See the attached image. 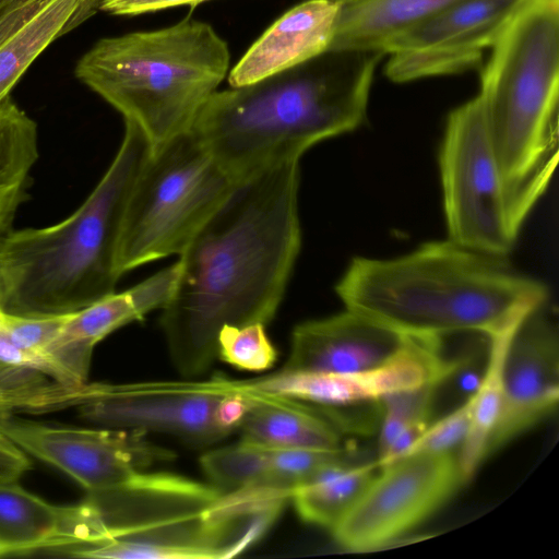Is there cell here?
<instances>
[{"label":"cell","mask_w":559,"mask_h":559,"mask_svg":"<svg viewBox=\"0 0 559 559\" xmlns=\"http://www.w3.org/2000/svg\"><path fill=\"white\" fill-rule=\"evenodd\" d=\"M299 185L300 159L240 180L179 255L160 325L183 377L213 365L225 326L275 317L301 247Z\"/></svg>","instance_id":"6da1fadb"},{"label":"cell","mask_w":559,"mask_h":559,"mask_svg":"<svg viewBox=\"0 0 559 559\" xmlns=\"http://www.w3.org/2000/svg\"><path fill=\"white\" fill-rule=\"evenodd\" d=\"M384 53L326 50L252 84L216 91L191 128L236 181L300 159L318 142L358 128Z\"/></svg>","instance_id":"7a4b0ae2"},{"label":"cell","mask_w":559,"mask_h":559,"mask_svg":"<svg viewBox=\"0 0 559 559\" xmlns=\"http://www.w3.org/2000/svg\"><path fill=\"white\" fill-rule=\"evenodd\" d=\"M506 257L431 241L393 259L354 258L335 292L347 310L419 338L460 332L489 336L545 305L547 287Z\"/></svg>","instance_id":"3957f363"},{"label":"cell","mask_w":559,"mask_h":559,"mask_svg":"<svg viewBox=\"0 0 559 559\" xmlns=\"http://www.w3.org/2000/svg\"><path fill=\"white\" fill-rule=\"evenodd\" d=\"M151 147L124 123L106 173L70 216L0 240L4 312L24 317L76 312L116 292L118 245L128 201Z\"/></svg>","instance_id":"277c9868"},{"label":"cell","mask_w":559,"mask_h":559,"mask_svg":"<svg viewBox=\"0 0 559 559\" xmlns=\"http://www.w3.org/2000/svg\"><path fill=\"white\" fill-rule=\"evenodd\" d=\"M87 500L103 522L104 538L62 549L69 557L230 558L257 543L285 504L258 488L225 492L181 475L147 471Z\"/></svg>","instance_id":"5b68a950"},{"label":"cell","mask_w":559,"mask_h":559,"mask_svg":"<svg viewBox=\"0 0 559 559\" xmlns=\"http://www.w3.org/2000/svg\"><path fill=\"white\" fill-rule=\"evenodd\" d=\"M559 0H526L480 74L485 123L520 230L558 162Z\"/></svg>","instance_id":"8992f818"},{"label":"cell","mask_w":559,"mask_h":559,"mask_svg":"<svg viewBox=\"0 0 559 559\" xmlns=\"http://www.w3.org/2000/svg\"><path fill=\"white\" fill-rule=\"evenodd\" d=\"M227 43L206 22L105 37L78 61L76 79L144 135L154 152L189 132L227 75Z\"/></svg>","instance_id":"52a82bcc"},{"label":"cell","mask_w":559,"mask_h":559,"mask_svg":"<svg viewBox=\"0 0 559 559\" xmlns=\"http://www.w3.org/2000/svg\"><path fill=\"white\" fill-rule=\"evenodd\" d=\"M238 182L191 130L151 152L124 213L117 252L119 274L180 255Z\"/></svg>","instance_id":"ba28073f"},{"label":"cell","mask_w":559,"mask_h":559,"mask_svg":"<svg viewBox=\"0 0 559 559\" xmlns=\"http://www.w3.org/2000/svg\"><path fill=\"white\" fill-rule=\"evenodd\" d=\"M250 394L233 379L133 383L56 384L50 412L76 407L81 418L104 428L162 432L188 443H215L239 429Z\"/></svg>","instance_id":"9c48e42d"},{"label":"cell","mask_w":559,"mask_h":559,"mask_svg":"<svg viewBox=\"0 0 559 559\" xmlns=\"http://www.w3.org/2000/svg\"><path fill=\"white\" fill-rule=\"evenodd\" d=\"M449 239L479 252L506 257L519 230L478 97L450 112L439 154Z\"/></svg>","instance_id":"30bf717a"},{"label":"cell","mask_w":559,"mask_h":559,"mask_svg":"<svg viewBox=\"0 0 559 559\" xmlns=\"http://www.w3.org/2000/svg\"><path fill=\"white\" fill-rule=\"evenodd\" d=\"M462 484L457 454H407L381 467L331 532L350 551L381 548L425 521Z\"/></svg>","instance_id":"8fae6325"},{"label":"cell","mask_w":559,"mask_h":559,"mask_svg":"<svg viewBox=\"0 0 559 559\" xmlns=\"http://www.w3.org/2000/svg\"><path fill=\"white\" fill-rule=\"evenodd\" d=\"M0 432L25 453L70 476L88 495L117 489L176 456L141 430L53 426L7 412H0Z\"/></svg>","instance_id":"7c38bea8"},{"label":"cell","mask_w":559,"mask_h":559,"mask_svg":"<svg viewBox=\"0 0 559 559\" xmlns=\"http://www.w3.org/2000/svg\"><path fill=\"white\" fill-rule=\"evenodd\" d=\"M526 0H462L394 38L388 79L405 83L476 69Z\"/></svg>","instance_id":"4fadbf2b"},{"label":"cell","mask_w":559,"mask_h":559,"mask_svg":"<svg viewBox=\"0 0 559 559\" xmlns=\"http://www.w3.org/2000/svg\"><path fill=\"white\" fill-rule=\"evenodd\" d=\"M437 354L412 338L386 364L355 373L280 369L253 379L235 380L248 393L285 397L322 408H343L378 402L391 392L435 382L440 372Z\"/></svg>","instance_id":"5bb4252c"},{"label":"cell","mask_w":559,"mask_h":559,"mask_svg":"<svg viewBox=\"0 0 559 559\" xmlns=\"http://www.w3.org/2000/svg\"><path fill=\"white\" fill-rule=\"evenodd\" d=\"M544 306L530 312L514 330L502 368V404L488 454L531 428L557 408L559 343Z\"/></svg>","instance_id":"9a60e30c"},{"label":"cell","mask_w":559,"mask_h":559,"mask_svg":"<svg viewBox=\"0 0 559 559\" xmlns=\"http://www.w3.org/2000/svg\"><path fill=\"white\" fill-rule=\"evenodd\" d=\"M409 341V336L346 309L296 325L282 368L325 373L367 371L390 361Z\"/></svg>","instance_id":"2e32d148"},{"label":"cell","mask_w":559,"mask_h":559,"mask_svg":"<svg viewBox=\"0 0 559 559\" xmlns=\"http://www.w3.org/2000/svg\"><path fill=\"white\" fill-rule=\"evenodd\" d=\"M104 538L103 522L87 499L59 506L13 481H0V556L90 546Z\"/></svg>","instance_id":"e0dca14e"},{"label":"cell","mask_w":559,"mask_h":559,"mask_svg":"<svg viewBox=\"0 0 559 559\" xmlns=\"http://www.w3.org/2000/svg\"><path fill=\"white\" fill-rule=\"evenodd\" d=\"M337 0H306L278 17L228 74L239 87L301 64L329 50Z\"/></svg>","instance_id":"ac0fdd59"},{"label":"cell","mask_w":559,"mask_h":559,"mask_svg":"<svg viewBox=\"0 0 559 559\" xmlns=\"http://www.w3.org/2000/svg\"><path fill=\"white\" fill-rule=\"evenodd\" d=\"M249 394L250 405L238 429L242 440L270 450L344 448L342 431L319 407L280 396Z\"/></svg>","instance_id":"d6986e66"},{"label":"cell","mask_w":559,"mask_h":559,"mask_svg":"<svg viewBox=\"0 0 559 559\" xmlns=\"http://www.w3.org/2000/svg\"><path fill=\"white\" fill-rule=\"evenodd\" d=\"M462 0H337L329 50L378 51L405 31Z\"/></svg>","instance_id":"ffe728a7"},{"label":"cell","mask_w":559,"mask_h":559,"mask_svg":"<svg viewBox=\"0 0 559 559\" xmlns=\"http://www.w3.org/2000/svg\"><path fill=\"white\" fill-rule=\"evenodd\" d=\"M102 0H46L0 46V102L10 95L33 61L56 39L92 17Z\"/></svg>","instance_id":"44dd1931"},{"label":"cell","mask_w":559,"mask_h":559,"mask_svg":"<svg viewBox=\"0 0 559 559\" xmlns=\"http://www.w3.org/2000/svg\"><path fill=\"white\" fill-rule=\"evenodd\" d=\"M37 159V124L9 95L0 102V240L27 200Z\"/></svg>","instance_id":"7402d4cb"},{"label":"cell","mask_w":559,"mask_h":559,"mask_svg":"<svg viewBox=\"0 0 559 559\" xmlns=\"http://www.w3.org/2000/svg\"><path fill=\"white\" fill-rule=\"evenodd\" d=\"M378 461L324 466L290 495L298 515L330 531L345 516L380 472Z\"/></svg>","instance_id":"603a6c76"},{"label":"cell","mask_w":559,"mask_h":559,"mask_svg":"<svg viewBox=\"0 0 559 559\" xmlns=\"http://www.w3.org/2000/svg\"><path fill=\"white\" fill-rule=\"evenodd\" d=\"M519 325V324H518ZM514 328L490 336L488 361L481 384L472 400L468 432L457 454L463 483L468 481L489 455V441L502 404V368Z\"/></svg>","instance_id":"cb8c5ba5"},{"label":"cell","mask_w":559,"mask_h":559,"mask_svg":"<svg viewBox=\"0 0 559 559\" xmlns=\"http://www.w3.org/2000/svg\"><path fill=\"white\" fill-rule=\"evenodd\" d=\"M270 464V450L240 439L213 449L200 457V465L213 486L225 492L259 486Z\"/></svg>","instance_id":"d4e9b609"},{"label":"cell","mask_w":559,"mask_h":559,"mask_svg":"<svg viewBox=\"0 0 559 559\" xmlns=\"http://www.w3.org/2000/svg\"><path fill=\"white\" fill-rule=\"evenodd\" d=\"M217 358L247 371H264L277 360L265 325L225 326L218 335Z\"/></svg>","instance_id":"484cf974"},{"label":"cell","mask_w":559,"mask_h":559,"mask_svg":"<svg viewBox=\"0 0 559 559\" xmlns=\"http://www.w3.org/2000/svg\"><path fill=\"white\" fill-rule=\"evenodd\" d=\"M67 317L68 314L24 317L4 312L0 331L16 347L43 359L52 370L55 380L61 383L60 374L49 360L48 353Z\"/></svg>","instance_id":"4316f807"},{"label":"cell","mask_w":559,"mask_h":559,"mask_svg":"<svg viewBox=\"0 0 559 559\" xmlns=\"http://www.w3.org/2000/svg\"><path fill=\"white\" fill-rule=\"evenodd\" d=\"M473 397L432 420L407 454L445 453L453 452L454 448H460L468 432Z\"/></svg>","instance_id":"83f0119b"},{"label":"cell","mask_w":559,"mask_h":559,"mask_svg":"<svg viewBox=\"0 0 559 559\" xmlns=\"http://www.w3.org/2000/svg\"><path fill=\"white\" fill-rule=\"evenodd\" d=\"M46 0H0V46L21 28Z\"/></svg>","instance_id":"f1b7e54d"},{"label":"cell","mask_w":559,"mask_h":559,"mask_svg":"<svg viewBox=\"0 0 559 559\" xmlns=\"http://www.w3.org/2000/svg\"><path fill=\"white\" fill-rule=\"evenodd\" d=\"M209 0H102L99 10L112 15H136L178 5L194 7Z\"/></svg>","instance_id":"f546056e"},{"label":"cell","mask_w":559,"mask_h":559,"mask_svg":"<svg viewBox=\"0 0 559 559\" xmlns=\"http://www.w3.org/2000/svg\"><path fill=\"white\" fill-rule=\"evenodd\" d=\"M32 467L26 453L0 432V481H13Z\"/></svg>","instance_id":"4dcf8cb0"},{"label":"cell","mask_w":559,"mask_h":559,"mask_svg":"<svg viewBox=\"0 0 559 559\" xmlns=\"http://www.w3.org/2000/svg\"><path fill=\"white\" fill-rule=\"evenodd\" d=\"M4 305H5V292H4L2 277L0 274V311L4 312Z\"/></svg>","instance_id":"1f68e13d"},{"label":"cell","mask_w":559,"mask_h":559,"mask_svg":"<svg viewBox=\"0 0 559 559\" xmlns=\"http://www.w3.org/2000/svg\"><path fill=\"white\" fill-rule=\"evenodd\" d=\"M3 311H0V328H1V323H2V319H3Z\"/></svg>","instance_id":"d6a6232c"}]
</instances>
